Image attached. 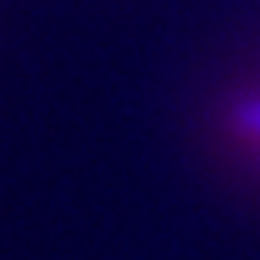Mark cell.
Returning a JSON list of instances; mask_svg holds the SVG:
<instances>
[{
	"instance_id": "1",
	"label": "cell",
	"mask_w": 260,
	"mask_h": 260,
	"mask_svg": "<svg viewBox=\"0 0 260 260\" xmlns=\"http://www.w3.org/2000/svg\"><path fill=\"white\" fill-rule=\"evenodd\" d=\"M233 132H237V142L243 145V152L260 166V95H250L247 102L237 105Z\"/></svg>"
}]
</instances>
